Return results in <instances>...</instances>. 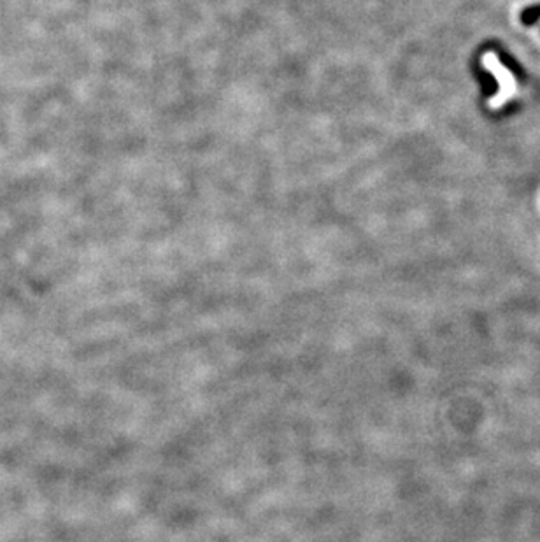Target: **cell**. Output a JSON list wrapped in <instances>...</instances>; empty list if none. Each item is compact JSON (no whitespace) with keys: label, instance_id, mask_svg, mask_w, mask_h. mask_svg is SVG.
Segmentation results:
<instances>
[{"label":"cell","instance_id":"2","mask_svg":"<svg viewBox=\"0 0 540 542\" xmlns=\"http://www.w3.org/2000/svg\"><path fill=\"white\" fill-rule=\"evenodd\" d=\"M520 21L525 25V27H532V25H535L537 21H540V4L525 7L520 14Z\"/></svg>","mask_w":540,"mask_h":542},{"label":"cell","instance_id":"1","mask_svg":"<svg viewBox=\"0 0 540 542\" xmlns=\"http://www.w3.org/2000/svg\"><path fill=\"white\" fill-rule=\"evenodd\" d=\"M474 74L479 80V83H481V92L486 99H491L493 95H496V92H498V81H496V77L493 76L489 70H486L484 67H475Z\"/></svg>","mask_w":540,"mask_h":542}]
</instances>
